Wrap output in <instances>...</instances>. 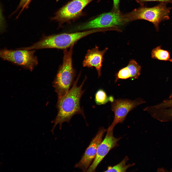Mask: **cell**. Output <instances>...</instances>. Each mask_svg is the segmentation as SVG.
Wrapping results in <instances>:
<instances>
[{"mask_svg":"<svg viewBox=\"0 0 172 172\" xmlns=\"http://www.w3.org/2000/svg\"><path fill=\"white\" fill-rule=\"evenodd\" d=\"M107 131L103 127L100 128L97 133L92 139L79 161L75 164V167L83 172L87 171L94 160L99 145L102 141V138Z\"/></svg>","mask_w":172,"mask_h":172,"instance_id":"9","label":"cell"},{"mask_svg":"<svg viewBox=\"0 0 172 172\" xmlns=\"http://www.w3.org/2000/svg\"><path fill=\"white\" fill-rule=\"evenodd\" d=\"M131 74L129 69L127 67L120 69L115 75V82L119 79H130Z\"/></svg>","mask_w":172,"mask_h":172,"instance_id":"16","label":"cell"},{"mask_svg":"<svg viewBox=\"0 0 172 172\" xmlns=\"http://www.w3.org/2000/svg\"><path fill=\"white\" fill-rule=\"evenodd\" d=\"M172 98V93L170 96L169 98Z\"/></svg>","mask_w":172,"mask_h":172,"instance_id":"22","label":"cell"},{"mask_svg":"<svg viewBox=\"0 0 172 172\" xmlns=\"http://www.w3.org/2000/svg\"><path fill=\"white\" fill-rule=\"evenodd\" d=\"M95 100L97 105H101L105 104L109 101L112 102L114 99L112 96L108 97L103 90L100 89L96 93Z\"/></svg>","mask_w":172,"mask_h":172,"instance_id":"14","label":"cell"},{"mask_svg":"<svg viewBox=\"0 0 172 172\" xmlns=\"http://www.w3.org/2000/svg\"><path fill=\"white\" fill-rule=\"evenodd\" d=\"M129 160L127 156H125L119 163L113 166H109L108 167L107 169L104 172H126L129 168L134 166V163L126 165V163Z\"/></svg>","mask_w":172,"mask_h":172,"instance_id":"13","label":"cell"},{"mask_svg":"<svg viewBox=\"0 0 172 172\" xmlns=\"http://www.w3.org/2000/svg\"><path fill=\"white\" fill-rule=\"evenodd\" d=\"M137 2L139 3L140 6H144L145 3L149 1H157L160 2H165L172 4V0H135Z\"/></svg>","mask_w":172,"mask_h":172,"instance_id":"18","label":"cell"},{"mask_svg":"<svg viewBox=\"0 0 172 172\" xmlns=\"http://www.w3.org/2000/svg\"><path fill=\"white\" fill-rule=\"evenodd\" d=\"M151 57L152 58L159 60L172 62V59L170 58L169 52L161 49V46L157 47L152 50Z\"/></svg>","mask_w":172,"mask_h":172,"instance_id":"12","label":"cell"},{"mask_svg":"<svg viewBox=\"0 0 172 172\" xmlns=\"http://www.w3.org/2000/svg\"><path fill=\"white\" fill-rule=\"evenodd\" d=\"M145 102L141 98L134 100L128 99H118L114 100L111 104V109L114 114L113 120L109 127L114 129L116 125L122 123L130 111L138 106Z\"/></svg>","mask_w":172,"mask_h":172,"instance_id":"7","label":"cell"},{"mask_svg":"<svg viewBox=\"0 0 172 172\" xmlns=\"http://www.w3.org/2000/svg\"><path fill=\"white\" fill-rule=\"evenodd\" d=\"M113 7L112 10L117 11H120L119 9L120 0H113Z\"/></svg>","mask_w":172,"mask_h":172,"instance_id":"20","label":"cell"},{"mask_svg":"<svg viewBox=\"0 0 172 172\" xmlns=\"http://www.w3.org/2000/svg\"><path fill=\"white\" fill-rule=\"evenodd\" d=\"M127 67L129 69L131 74L130 79H138L141 74V66L136 61L131 59L129 62Z\"/></svg>","mask_w":172,"mask_h":172,"instance_id":"15","label":"cell"},{"mask_svg":"<svg viewBox=\"0 0 172 172\" xmlns=\"http://www.w3.org/2000/svg\"><path fill=\"white\" fill-rule=\"evenodd\" d=\"M4 19L3 17L1 10L0 8V30L3 27L4 25Z\"/></svg>","mask_w":172,"mask_h":172,"instance_id":"21","label":"cell"},{"mask_svg":"<svg viewBox=\"0 0 172 172\" xmlns=\"http://www.w3.org/2000/svg\"><path fill=\"white\" fill-rule=\"evenodd\" d=\"M80 75V73L74 81L72 87L66 94L58 98L56 105L58 113L52 122L54 124L51 130L53 134L57 125L59 124V128L61 129L62 124L65 122L69 123L72 117L75 115L80 114L85 119L83 110L80 106V101L85 91L84 90H82V88L87 77H85L81 85L78 86L77 84Z\"/></svg>","mask_w":172,"mask_h":172,"instance_id":"1","label":"cell"},{"mask_svg":"<svg viewBox=\"0 0 172 172\" xmlns=\"http://www.w3.org/2000/svg\"><path fill=\"white\" fill-rule=\"evenodd\" d=\"M74 45L70 46L69 50L63 49L62 63L53 82L58 98L65 95L74 82L75 73L73 68L72 60Z\"/></svg>","mask_w":172,"mask_h":172,"instance_id":"3","label":"cell"},{"mask_svg":"<svg viewBox=\"0 0 172 172\" xmlns=\"http://www.w3.org/2000/svg\"><path fill=\"white\" fill-rule=\"evenodd\" d=\"M167 3L162 2L151 7L144 6L135 9L131 11L123 14V17L126 23L138 20H143L152 23L156 30L159 31V25L162 21L169 20L171 7H168Z\"/></svg>","mask_w":172,"mask_h":172,"instance_id":"2","label":"cell"},{"mask_svg":"<svg viewBox=\"0 0 172 172\" xmlns=\"http://www.w3.org/2000/svg\"><path fill=\"white\" fill-rule=\"evenodd\" d=\"M31 0H21L20 3L16 10L21 8H22L23 10L26 7H27L28 4Z\"/></svg>","mask_w":172,"mask_h":172,"instance_id":"19","label":"cell"},{"mask_svg":"<svg viewBox=\"0 0 172 172\" xmlns=\"http://www.w3.org/2000/svg\"><path fill=\"white\" fill-rule=\"evenodd\" d=\"M108 49V48H106L102 50H100L98 47L96 46L88 50L83 62V66L89 68L95 67L97 71L98 77H100L101 75L103 56Z\"/></svg>","mask_w":172,"mask_h":172,"instance_id":"11","label":"cell"},{"mask_svg":"<svg viewBox=\"0 0 172 172\" xmlns=\"http://www.w3.org/2000/svg\"><path fill=\"white\" fill-rule=\"evenodd\" d=\"M169 99L165 100L157 105L150 106L151 108L158 109L172 108V98Z\"/></svg>","mask_w":172,"mask_h":172,"instance_id":"17","label":"cell"},{"mask_svg":"<svg viewBox=\"0 0 172 172\" xmlns=\"http://www.w3.org/2000/svg\"><path fill=\"white\" fill-rule=\"evenodd\" d=\"M93 0H73L61 8L51 19L58 22L60 25L69 22L80 15L84 8Z\"/></svg>","mask_w":172,"mask_h":172,"instance_id":"8","label":"cell"},{"mask_svg":"<svg viewBox=\"0 0 172 172\" xmlns=\"http://www.w3.org/2000/svg\"><path fill=\"white\" fill-rule=\"evenodd\" d=\"M127 23L120 11L112 10L102 14L95 18L76 27L73 30L78 31L101 28L121 32L120 27Z\"/></svg>","mask_w":172,"mask_h":172,"instance_id":"4","label":"cell"},{"mask_svg":"<svg viewBox=\"0 0 172 172\" xmlns=\"http://www.w3.org/2000/svg\"><path fill=\"white\" fill-rule=\"evenodd\" d=\"M35 51L20 48L15 50L5 48L0 50V58L32 71L38 63Z\"/></svg>","mask_w":172,"mask_h":172,"instance_id":"6","label":"cell"},{"mask_svg":"<svg viewBox=\"0 0 172 172\" xmlns=\"http://www.w3.org/2000/svg\"><path fill=\"white\" fill-rule=\"evenodd\" d=\"M113 129L108 128L103 141L99 145L96 156L86 172H95L98 165L112 149L118 145V141L122 138H116L113 135Z\"/></svg>","mask_w":172,"mask_h":172,"instance_id":"10","label":"cell"},{"mask_svg":"<svg viewBox=\"0 0 172 172\" xmlns=\"http://www.w3.org/2000/svg\"><path fill=\"white\" fill-rule=\"evenodd\" d=\"M102 28L89 30L82 32L64 33L43 37L41 44L44 48H55L64 49L70 47L80 39L97 32H102Z\"/></svg>","mask_w":172,"mask_h":172,"instance_id":"5","label":"cell"}]
</instances>
